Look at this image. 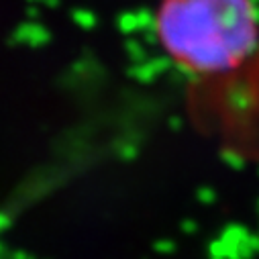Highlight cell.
Returning <instances> with one entry per match:
<instances>
[{
	"mask_svg": "<svg viewBox=\"0 0 259 259\" xmlns=\"http://www.w3.org/2000/svg\"><path fill=\"white\" fill-rule=\"evenodd\" d=\"M153 33L180 70L223 76L257 55L259 9L255 0H157Z\"/></svg>",
	"mask_w": 259,
	"mask_h": 259,
	"instance_id": "6da1fadb",
	"label": "cell"
}]
</instances>
